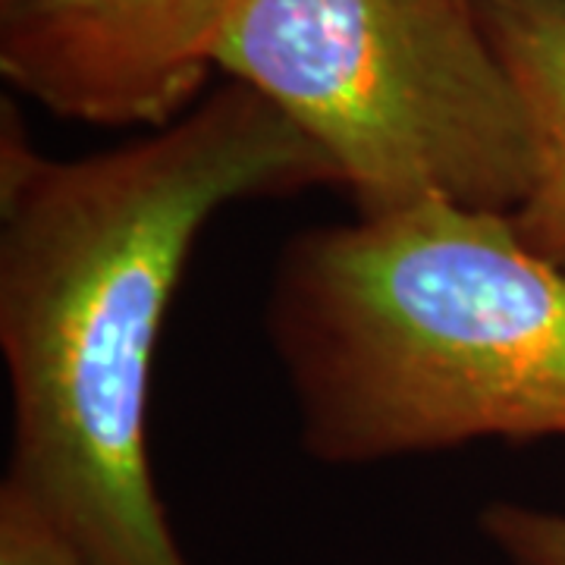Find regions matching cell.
<instances>
[{
	"instance_id": "obj_4",
	"label": "cell",
	"mask_w": 565,
	"mask_h": 565,
	"mask_svg": "<svg viewBox=\"0 0 565 565\" xmlns=\"http://www.w3.org/2000/svg\"><path fill=\"white\" fill-rule=\"evenodd\" d=\"M236 0H0V73L66 120L161 129L202 102Z\"/></svg>"
},
{
	"instance_id": "obj_6",
	"label": "cell",
	"mask_w": 565,
	"mask_h": 565,
	"mask_svg": "<svg viewBox=\"0 0 565 565\" xmlns=\"http://www.w3.org/2000/svg\"><path fill=\"white\" fill-rule=\"evenodd\" d=\"M478 527L505 565H565V512L493 500L481 509Z\"/></svg>"
},
{
	"instance_id": "obj_7",
	"label": "cell",
	"mask_w": 565,
	"mask_h": 565,
	"mask_svg": "<svg viewBox=\"0 0 565 565\" xmlns=\"http://www.w3.org/2000/svg\"><path fill=\"white\" fill-rule=\"evenodd\" d=\"M0 565H85L51 522L0 487Z\"/></svg>"
},
{
	"instance_id": "obj_2",
	"label": "cell",
	"mask_w": 565,
	"mask_h": 565,
	"mask_svg": "<svg viewBox=\"0 0 565 565\" xmlns=\"http://www.w3.org/2000/svg\"><path fill=\"white\" fill-rule=\"evenodd\" d=\"M264 327L315 462L565 440V274L509 214L422 204L305 230Z\"/></svg>"
},
{
	"instance_id": "obj_5",
	"label": "cell",
	"mask_w": 565,
	"mask_h": 565,
	"mask_svg": "<svg viewBox=\"0 0 565 565\" xmlns=\"http://www.w3.org/2000/svg\"><path fill=\"white\" fill-rule=\"evenodd\" d=\"M519 85L534 136V173L509 214L522 243L565 274V0H475Z\"/></svg>"
},
{
	"instance_id": "obj_3",
	"label": "cell",
	"mask_w": 565,
	"mask_h": 565,
	"mask_svg": "<svg viewBox=\"0 0 565 565\" xmlns=\"http://www.w3.org/2000/svg\"><path fill=\"white\" fill-rule=\"evenodd\" d=\"M214 66L315 141L359 217L527 195L525 98L475 0H236Z\"/></svg>"
},
{
	"instance_id": "obj_1",
	"label": "cell",
	"mask_w": 565,
	"mask_h": 565,
	"mask_svg": "<svg viewBox=\"0 0 565 565\" xmlns=\"http://www.w3.org/2000/svg\"><path fill=\"white\" fill-rule=\"evenodd\" d=\"M340 189L333 163L243 82L161 129L82 154L35 148L0 110V355L10 465L0 487L85 565H192L148 456L167 311L221 211Z\"/></svg>"
}]
</instances>
